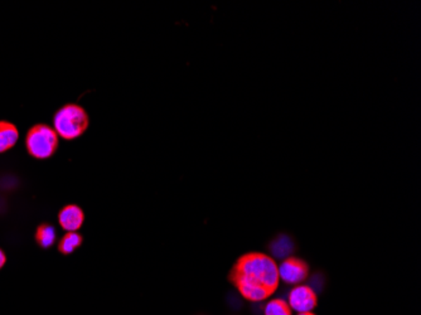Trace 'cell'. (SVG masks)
Here are the masks:
<instances>
[{
  "label": "cell",
  "mask_w": 421,
  "mask_h": 315,
  "mask_svg": "<svg viewBox=\"0 0 421 315\" xmlns=\"http://www.w3.org/2000/svg\"><path fill=\"white\" fill-rule=\"evenodd\" d=\"M230 280L241 295L253 303L270 297L280 281L277 262L261 252L242 255L232 267Z\"/></svg>",
  "instance_id": "obj_1"
},
{
  "label": "cell",
  "mask_w": 421,
  "mask_h": 315,
  "mask_svg": "<svg viewBox=\"0 0 421 315\" xmlns=\"http://www.w3.org/2000/svg\"><path fill=\"white\" fill-rule=\"evenodd\" d=\"M90 119L84 108L77 103H67L54 115V130L65 140L80 138L87 130Z\"/></svg>",
  "instance_id": "obj_2"
},
{
  "label": "cell",
  "mask_w": 421,
  "mask_h": 315,
  "mask_svg": "<svg viewBox=\"0 0 421 315\" xmlns=\"http://www.w3.org/2000/svg\"><path fill=\"white\" fill-rule=\"evenodd\" d=\"M25 146L32 157L49 159L58 148V135L54 127L46 124H38L27 134Z\"/></svg>",
  "instance_id": "obj_3"
},
{
  "label": "cell",
  "mask_w": 421,
  "mask_h": 315,
  "mask_svg": "<svg viewBox=\"0 0 421 315\" xmlns=\"http://www.w3.org/2000/svg\"><path fill=\"white\" fill-rule=\"evenodd\" d=\"M279 279L290 285H299L307 279L309 275V266L306 261L288 257L277 266Z\"/></svg>",
  "instance_id": "obj_4"
},
{
  "label": "cell",
  "mask_w": 421,
  "mask_h": 315,
  "mask_svg": "<svg viewBox=\"0 0 421 315\" xmlns=\"http://www.w3.org/2000/svg\"><path fill=\"white\" fill-rule=\"evenodd\" d=\"M318 299L315 291L308 285H296L290 290L288 295V304L290 309L298 313H307L317 307Z\"/></svg>",
  "instance_id": "obj_5"
},
{
  "label": "cell",
  "mask_w": 421,
  "mask_h": 315,
  "mask_svg": "<svg viewBox=\"0 0 421 315\" xmlns=\"http://www.w3.org/2000/svg\"><path fill=\"white\" fill-rule=\"evenodd\" d=\"M84 221V213L79 206L68 205L61 210L58 214V222L61 227L67 232H77L82 227Z\"/></svg>",
  "instance_id": "obj_6"
},
{
  "label": "cell",
  "mask_w": 421,
  "mask_h": 315,
  "mask_svg": "<svg viewBox=\"0 0 421 315\" xmlns=\"http://www.w3.org/2000/svg\"><path fill=\"white\" fill-rule=\"evenodd\" d=\"M18 129L12 122H0V153H6L17 144Z\"/></svg>",
  "instance_id": "obj_7"
},
{
  "label": "cell",
  "mask_w": 421,
  "mask_h": 315,
  "mask_svg": "<svg viewBox=\"0 0 421 315\" xmlns=\"http://www.w3.org/2000/svg\"><path fill=\"white\" fill-rule=\"evenodd\" d=\"M56 238H57V233H56L54 226H51V224H41L37 229V243L43 249H49L51 246H54V243H56Z\"/></svg>",
  "instance_id": "obj_8"
},
{
  "label": "cell",
  "mask_w": 421,
  "mask_h": 315,
  "mask_svg": "<svg viewBox=\"0 0 421 315\" xmlns=\"http://www.w3.org/2000/svg\"><path fill=\"white\" fill-rule=\"evenodd\" d=\"M82 245V236L77 232H67L60 241L58 250L63 255L73 254V251L79 249Z\"/></svg>",
  "instance_id": "obj_9"
},
{
  "label": "cell",
  "mask_w": 421,
  "mask_h": 315,
  "mask_svg": "<svg viewBox=\"0 0 421 315\" xmlns=\"http://www.w3.org/2000/svg\"><path fill=\"white\" fill-rule=\"evenodd\" d=\"M265 315H291L289 304L283 299H272L265 305Z\"/></svg>",
  "instance_id": "obj_10"
},
{
  "label": "cell",
  "mask_w": 421,
  "mask_h": 315,
  "mask_svg": "<svg viewBox=\"0 0 421 315\" xmlns=\"http://www.w3.org/2000/svg\"><path fill=\"white\" fill-rule=\"evenodd\" d=\"M291 250H293V243L288 237L285 236L277 238V241H274L272 248H271V251L277 257H285L287 255L291 252Z\"/></svg>",
  "instance_id": "obj_11"
},
{
  "label": "cell",
  "mask_w": 421,
  "mask_h": 315,
  "mask_svg": "<svg viewBox=\"0 0 421 315\" xmlns=\"http://www.w3.org/2000/svg\"><path fill=\"white\" fill-rule=\"evenodd\" d=\"M6 256L3 250H0V269L6 265Z\"/></svg>",
  "instance_id": "obj_12"
},
{
  "label": "cell",
  "mask_w": 421,
  "mask_h": 315,
  "mask_svg": "<svg viewBox=\"0 0 421 315\" xmlns=\"http://www.w3.org/2000/svg\"><path fill=\"white\" fill-rule=\"evenodd\" d=\"M298 315H315L312 311H307V313H298Z\"/></svg>",
  "instance_id": "obj_13"
}]
</instances>
